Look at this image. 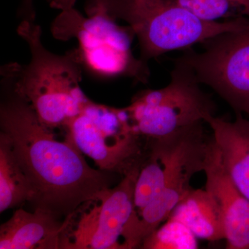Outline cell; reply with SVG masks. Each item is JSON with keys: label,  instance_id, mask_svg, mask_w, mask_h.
<instances>
[{"label": "cell", "instance_id": "5", "mask_svg": "<svg viewBox=\"0 0 249 249\" xmlns=\"http://www.w3.org/2000/svg\"><path fill=\"white\" fill-rule=\"evenodd\" d=\"M200 84L183 55L177 58L169 84L140 91L124 107L134 132L142 138L159 139L206 124L205 119L214 115L216 106Z\"/></svg>", "mask_w": 249, "mask_h": 249}, {"label": "cell", "instance_id": "17", "mask_svg": "<svg viewBox=\"0 0 249 249\" xmlns=\"http://www.w3.org/2000/svg\"><path fill=\"white\" fill-rule=\"evenodd\" d=\"M19 16H22V20L35 22L36 14L34 9V0H22Z\"/></svg>", "mask_w": 249, "mask_h": 249}, {"label": "cell", "instance_id": "6", "mask_svg": "<svg viewBox=\"0 0 249 249\" xmlns=\"http://www.w3.org/2000/svg\"><path fill=\"white\" fill-rule=\"evenodd\" d=\"M83 155L100 170L124 175L142 163L146 145L134 132L124 108L98 104L90 100L63 127Z\"/></svg>", "mask_w": 249, "mask_h": 249}, {"label": "cell", "instance_id": "11", "mask_svg": "<svg viewBox=\"0 0 249 249\" xmlns=\"http://www.w3.org/2000/svg\"><path fill=\"white\" fill-rule=\"evenodd\" d=\"M62 223L45 210H16L0 227V249H60Z\"/></svg>", "mask_w": 249, "mask_h": 249}, {"label": "cell", "instance_id": "18", "mask_svg": "<svg viewBox=\"0 0 249 249\" xmlns=\"http://www.w3.org/2000/svg\"><path fill=\"white\" fill-rule=\"evenodd\" d=\"M52 9L60 10V11L74 8L76 0H46Z\"/></svg>", "mask_w": 249, "mask_h": 249}, {"label": "cell", "instance_id": "3", "mask_svg": "<svg viewBox=\"0 0 249 249\" xmlns=\"http://www.w3.org/2000/svg\"><path fill=\"white\" fill-rule=\"evenodd\" d=\"M86 5L102 10L114 20L127 23L139 41V59L146 68L152 59L203 43L238 29L249 19L206 22L185 9L178 0H87Z\"/></svg>", "mask_w": 249, "mask_h": 249}, {"label": "cell", "instance_id": "15", "mask_svg": "<svg viewBox=\"0 0 249 249\" xmlns=\"http://www.w3.org/2000/svg\"><path fill=\"white\" fill-rule=\"evenodd\" d=\"M183 7L206 22L249 18V0H178Z\"/></svg>", "mask_w": 249, "mask_h": 249}, {"label": "cell", "instance_id": "8", "mask_svg": "<svg viewBox=\"0 0 249 249\" xmlns=\"http://www.w3.org/2000/svg\"><path fill=\"white\" fill-rule=\"evenodd\" d=\"M213 137L204 126L187 129L166 170L164 186L138 214H132L123 234L122 249L141 248L142 242L170 217L175 208L192 189L195 174L204 170Z\"/></svg>", "mask_w": 249, "mask_h": 249}, {"label": "cell", "instance_id": "7", "mask_svg": "<svg viewBox=\"0 0 249 249\" xmlns=\"http://www.w3.org/2000/svg\"><path fill=\"white\" fill-rule=\"evenodd\" d=\"M142 163L117 186L99 192L64 218L60 249H121V238L134 213V189Z\"/></svg>", "mask_w": 249, "mask_h": 249}, {"label": "cell", "instance_id": "14", "mask_svg": "<svg viewBox=\"0 0 249 249\" xmlns=\"http://www.w3.org/2000/svg\"><path fill=\"white\" fill-rule=\"evenodd\" d=\"M30 197V186L11 140L0 132V212L29 201Z\"/></svg>", "mask_w": 249, "mask_h": 249}, {"label": "cell", "instance_id": "1", "mask_svg": "<svg viewBox=\"0 0 249 249\" xmlns=\"http://www.w3.org/2000/svg\"><path fill=\"white\" fill-rule=\"evenodd\" d=\"M0 132L8 136L30 186L29 203L65 218L85 201L109 188L108 172L91 168L65 134L55 139L1 70Z\"/></svg>", "mask_w": 249, "mask_h": 249}, {"label": "cell", "instance_id": "2", "mask_svg": "<svg viewBox=\"0 0 249 249\" xmlns=\"http://www.w3.org/2000/svg\"><path fill=\"white\" fill-rule=\"evenodd\" d=\"M17 31L29 46L30 62H13L1 69L42 124L52 129L63 128L90 101L80 88L83 66L79 52L76 48L63 55L51 52L42 43V29L35 22L22 20Z\"/></svg>", "mask_w": 249, "mask_h": 249}, {"label": "cell", "instance_id": "9", "mask_svg": "<svg viewBox=\"0 0 249 249\" xmlns=\"http://www.w3.org/2000/svg\"><path fill=\"white\" fill-rule=\"evenodd\" d=\"M203 51L185 49L183 58L199 83L214 89L234 109L249 119V19L203 43Z\"/></svg>", "mask_w": 249, "mask_h": 249}, {"label": "cell", "instance_id": "12", "mask_svg": "<svg viewBox=\"0 0 249 249\" xmlns=\"http://www.w3.org/2000/svg\"><path fill=\"white\" fill-rule=\"evenodd\" d=\"M205 121L212 129L229 176L249 199V119L236 114L233 121L214 115L207 116Z\"/></svg>", "mask_w": 249, "mask_h": 249}, {"label": "cell", "instance_id": "16", "mask_svg": "<svg viewBox=\"0 0 249 249\" xmlns=\"http://www.w3.org/2000/svg\"><path fill=\"white\" fill-rule=\"evenodd\" d=\"M197 237L182 223L168 218L141 246L145 249L198 248Z\"/></svg>", "mask_w": 249, "mask_h": 249}, {"label": "cell", "instance_id": "13", "mask_svg": "<svg viewBox=\"0 0 249 249\" xmlns=\"http://www.w3.org/2000/svg\"><path fill=\"white\" fill-rule=\"evenodd\" d=\"M169 218L182 223L197 238L210 242L225 240L222 210L207 190L192 188Z\"/></svg>", "mask_w": 249, "mask_h": 249}, {"label": "cell", "instance_id": "4", "mask_svg": "<svg viewBox=\"0 0 249 249\" xmlns=\"http://www.w3.org/2000/svg\"><path fill=\"white\" fill-rule=\"evenodd\" d=\"M85 17L73 9L60 12L51 27L58 40H78L83 68L103 78L128 76L145 83L149 69L132 54L131 44L135 37L129 26L121 27L102 10L86 5Z\"/></svg>", "mask_w": 249, "mask_h": 249}, {"label": "cell", "instance_id": "10", "mask_svg": "<svg viewBox=\"0 0 249 249\" xmlns=\"http://www.w3.org/2000/svg\"><path fill=\"white\" fill-rule=\"evenodd\" d=\"M206 190L216 198L224 219L228 249H249V199L229 176L213 137L205 160Z\"/></svg>", "mask_w": 249, "mask_h": 249}]
</instances>
